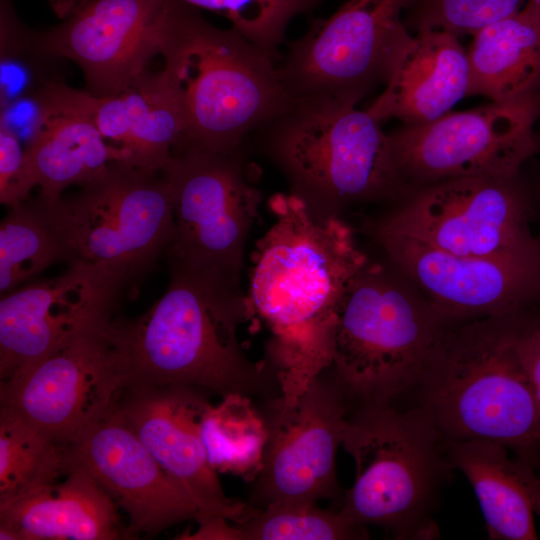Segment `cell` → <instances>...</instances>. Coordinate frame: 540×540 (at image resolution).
I'll return each instance as SVG.
<instances>
[{
  "instance_id": "83f0119b",
  "label": "cell",
  "mask_w": 540,
  "mask_h": 540,
  "mask_svg": "<svg viewBox=\"0 0 540 540\" xmlns=\"http://www.w3.org/2000/svg\"><path fill=\"white\" fill-rule=\"evenodd\" d=\"M65 250L40 199L12 207L0 224V292L7 294L58 261Z\"/></svg>"
},
{
  "instance_id": "44dd1931",
  "label": "cell",
  "mask_w": 540,
  "mask_h": 540,
  "mask_svg": "<svg viewBox=\"0 0 540 540\" xmlns=\"http://www.w3.org/2000/svg\"><path fill=\"white\" fill-rule=\"evenodd\" d=\"M385 89L367 108L381 123L434 121L469 96L470 66L458 36L442 30L410 34L402 23L389 52Z\"/></svg>"
},
{
  "instance_id": "4316f807",
  "label": "cell",
  "mask_w": 540,
  "mask_h": 540,
  "mask_svg": "<svg viewBox=\"0 0 540 540\" xmlns=\"http://www.w3.org/2000/svg\"><path fill=\"white\" fill-rule=\"evenodd\" d=\"M208 460L217 472L253 482L262 468L266 426L257 403L241 395L211 405L202 428Z\"/></svg>"
},
{
  "instance_id": "30bf717a",
  "label": "cell",
  "mask_w": 540,
  "mask_h": 540,
  "mask_svg": "<svg viewBox=\"0 0 540 540\" xmlns=\"http://www.w3.org/2000/svg\"><path fill=\"white\" fill-rule=\"evenodd\" d=\"M540 94L514 102L449 112L388 133L409 191L470 177L511 179L539 151Z\"/></svg>"
},
{
  "instance_id": "2e32d148",
  "label": "cell",
  "mask_w": 540,
  "mask_h": 540,
  "mask_svg": "<svg viewBox=\"0 0 540 540\" xmlns=\"http://www.w3.org/2000/svg\"><path fill=\"white\" fill-rule=\"evenodd\" d=\"M89 476L126 512L133 536L207 515L120 415L117 404L64 447L62 473Z\"/></svg>"
},
{
  "instance_id": "7a4b0ae2",
  "label": "cell",
  "mask_w": 540,
  "mask_h": 540,
  "mask_svg": "<svg viewBox=\"0 0 540 540\" xmlns=\"http://www.w3.org/2000/svg\"><path fill=\"white\" fill-rule=\"evenodd\" d=\"M249 319L238 282L171 264L164 294L146 312L112 320L122 390L188 386L256 402L280 396L274 370L265 359L253 362L239 341V326Z\"/></svg>"
},
{
  "instance_id": "484cf974",
  "label": "cell",
  "mask_w": 540,
  "mask_h": 540,
  "mask_svg": "<svg viewBox=\"0 0 540 540\" xmlns=\"http://www.w3.org/2000/svg\"><path fill=\"white\" fill-rule=\"evenodd\" d=\"M201 540H360L368 539L366 526L341 511L316 505L274 504L251 510L232 525L213 517L200 525Z\"/></svg>"
},
{
  "instance_id": "7c38bea8",
  "label": "cell",
  "mask_w": 540,
  "mask_h": 540,
  "mask_svg": "<svg viewBox=\"0 0 540 540\" xmlns=\"http://www.w3.org/2000/svg\"><path fill=\"white\" fill-rule=\"evenodd\" d=\"M170 191L171 264L212 270L238 282L261 192L246 178L238 149L175 151L162 172Z\"/></svg>"
},
{
  "instance_id": "4dcf8cb0",
  "label": "cell",
  "mask_w": 540,
  "mask_h": 540,
  "mask_svg": "<svg viewBox=\"0 0 540 540\" xmlns=\"http://www.w3.org/2000/svg\"><path fill=\"white\" fill-rule=\"evenodd\" d=\"M526 0H412L403 24L417 32L442 30L473 36L485 26L521 9Z\"/></svg>"
},
{
  "instance_id": "5bb4252c",
  "label": "cell",
  "mask_w": 540,
  "mask_h": 540,
  "mask_svg": "<svg viewBox=\"0 0 540 540\" xmlns=\"http://www.w3.org/2000/svg\"><path fill=\"white\" fill-rule=\"evenodd\" d=\"M111 322L78 335L21 374L0 383V409L23 419L60 446H67L106 415L122 393Z\"/></svg>"
},
{
  "instance_id": "cb8c5ba5",
  "label": "cell",
  "mask_w": 540,
  "mask_h": 540,
  "mask_svg": "<svg viewBox=\"0 0 540 540\" xmlns=\"http://www.w3.org/2000/svg\"><path fill=\"white\" fill-rule=\"evenodd\" d=\"M36 103L35 129L26 152L45 206L54 205L67 187L81 186L110 164L123 162L121 152L96 126L57 97L47 83L38 91Z\"/></svg>"
},
{
  "instance_id": "603a6c76",
  "label": "cell",
  "mask_w": 540,
  "mask_h": 540,
  "mask_svg": "<svg viewBox=\"0 0 540 540\" xmlns=\"http://www.w3.org/2000/svg\"><path fill=\"white\" fill-rule=\"evenodd\" d=\"M452 470L467 478L478 499L488 537L534 540L540 515V473L506 446L485 440L445 441Z\"/></svg>"
},
{
  "instance_id": "ac0fdd59",
  "label": "cell",
  "mask_w": 540,
  "mask_h": 540,
  "mask_svg": "<svg viewBox=\"0 0 540 540\" xmlns=\"http://www.w3.org/2000/svg\"><path fill=\"white\" fill-rule=\"evenodd\" d=\"M165 2L76 0L65 20L37 37L38 49L76 63L91 94H118L161 54Z\"/></svg>"
},
{
  "instance_id": "1f68e13d",
  "label": "cell",
  "mask_w": 540,
  "mask_h": 540,
  "mask_svg": "<svg viewBox=\"0 0 540 540\" xmlns=\"http://www.w3.org/2000/svg\"><path fill=\"white\" fill-rule=\"evenodd\" d=\"M37 185L36 177L18 136L1 113L0 118V202L10 208L28 200Z\"/></svg>"
},
{
  "instance_id": "9c48e42d",
  "label": "cell",
  "mask_w": 540,
  "mask_h": 540,
  "mask_svg": "<svg viewBox=\"0 0 540 540\" xmlns=\"http://www.w3.org/2000/svg\"><path fill=\"white\" fill-rule=\"evenodd\" d=\"M256 403L265 421L266 442L262 468L246 503L265 509L328 499L339 510L344 491L337 481L336 454L353 403L332 365L293 401L278 396Z\"/></svg>"
},
{
  "instance_id": "d6986e66",
  "label": "cell",
  "mask_w": 540,
  "mask_h": 540,
  "mask_svg": "<svg viewBox=\"0 0 540 540\" xmlns=\"http://www.w3.org/2000/svg\"><path fill=\"white\" fill-rule=\"evenodd\" d=\"M188 386L124 389L117 409L163 469L182 484L207 516L238 521L251 509L228 498L209 463L202 428L211 403Z\"/></svg>"
},
{
  "instance_id": "5b68a950",
  "label": "cell",
  "mask_w": 540,
  "mask_h": 540,
  "mask_svg": "<svg viewBox=\"0 0 540 540\" xmlns=\"http://www.w3.org/2000/svg\"><path fill=\"white\" fill-rule=\"evenodd\" d=\"M342 445L354 460L355 481L339 511L394 539L439 537L433 515L452 468L444 439L419 407L353 405Z\"/></svg>"
},
{
  "instance_id": "d4e9b609",
  "label": "cell",
  "mask_w": 540,
  "mask_h": 540,
  "mask_svg": "<svg viewBox=\"0 0 540 540\" xmlns=\"http://www.w3.org/2000/svg\"><path fill=\"white\" fill-rule=\"evenodd\" d=\"M469 95L492 102L540 94V16L527 4L473 35Z\"/></svg>"
},
{
  "instance_id": "8992f818",
  "label": "cell",
  "mask_w": 540,
  "mask_h": 540,
  "mask_svg": "<svg viewBox=\"0 0 540 540\" xmlns=\"http://www.w3.org/2000/svg\"><path fill=\"white\" fill-rule=\"evenodd\" d=\"M255 132L304 199L343 203L410 192L389 135L367 109L330 97H297Z\"/></svg>"
},
{
  "instance_id": "7402d4cb",
  "label": "cell",
  "mask_w": 540,
  "mask_h": 540,
  "mask_svg": "<svg viewBox=\"0 0 540 540\" xmlns=\"http://www.w3.org/2000/svg\"><path fill=\"white\" fill-rule=\"evenodd\" d=\"M0 502L1 540H118L134 538L119 507L89 476L71 472Z\"/></svg>"
},
{
  "instance_id": "4fadbf2b",
  "label": "cell",
  "mask_w": 540,
  "mask_h": 540,
  "mask_svg": "<svg viewBox=\"0 0 540 540\" xmlns=\"http://www.w3.org/2000/svg\"><path fill=\"white\" fill-rule=\"evenodd\" d=\"M412 0H348L314 19L290 42L279 71L294 98L330 97L357 105L383 82L401 13Z\"/></svg>"
},
{
  "instance_id": "277c9868",
  "label": "cell",
  "mask_w": 540,
  "mask_h": 540,
  "mask_svg": "<svg viewBox=\"0 0 540 540\" xmlns=\"http://www.w3.org/2000/svg\"><path fill=\"white\" fill-rule=\"evenodd\" d=\"M160 55L185 115L175 151H235L294 100L275 58L179 0L165 2Z\"/></svg>"
},
{
  "instance_id": "8fae6325",
  "label": "cell",
  "mask_w": 540,
  "mask_h": 540,
  "mask_svg": "<svg viewBox=\"0 0 540 540\" xmlns=\"http://www.w3.org/2000/svg\"><path fill=\"white\" fill-rule=\"evenodd\" d=\"M529 204L517 177H470L411 190L376 234L404 236L470 257L540 253L528 226Z\"/></svg>"
},
{
  "instance_id": "ba28073f",
  "label": "cell",
  "mask_w": 540,
  "mask_h": 540,
  "mask_svg": "<svg viewBox=\"0 0 540 540\" xmlns=\"http://www.w3.org/2000/svg\"><path fill=\"white\" fill-rule=\"evenodd\" d=\"M45 207L67 263L103 267L130 291L156 267L174 235L163 174L123 163L110 164L77 193Z\"/></svg>"
},
{
  "instance_id": "e0dca14e",
  "label": "cell",
  "mask_w": 540,
  "mask_h": 540,
  "mask_svg": "<svg viewBox=\"0 0 540 540\" xmlns=\"http://www.w3.org/2000/svg\"><path fill=\"white\" fill-rule=\"evenodd\" d=\"M377 237L446 323L519 314L540 303V253L470 257L404 236Z\"/></svg>"
},
{
  "instance_id": "f546056e",
  "label": "cell",
  "mask_w": 540,
  "mask_h": 540,
  "mask_svg": "<svg viewBox=\"0 0 540 540\" xmlns=\"http://www.w3.org/2000/svg\"><path fill=\"white\" fill-rule=\"evenodd\" d=\"M196 8L222 14L232 27L270 56L278 59V47L289 23L315 10L323 0H179Z\"/></svg>"
},
{
  "instance_id": "836d02e7",
  "label": "cell",
  "mask_w": 540,
  "mask_h": 540,
  "mask_svg": "<svg viewBox=\"0 0 540 540\" xmlns=\"http://www.w3.org/2000/svg\"><path fill=\"white\" fill-rule=\"evenodd\" d=\"M526 4L540 16V0H526Z\"/></svg>"
},
{
  "instance_id": "e575fe53",
  "label": "cell",
  "mask_w": 540,
  "mask_h": 540,
  "mask_svg": "<svg viewBox=\"0 0 540 540\" xmlns=\"http://www.w3.org/2000/svg\"><path fill=\"white\" fill-rule=\"evenodd\" d=\"M538 133V143H539V151H540V132H537Z\"/></svg>"
},
{
  "instance_id": "9a60e30c",
  "label": "cell",
  "mask_w": 540,
  "mask_h": 540,
  "mask_svg": "<svg viewBox=\"0 0 540 540\" xmlns=\"http://www.w3.org/2000/svg\"><path fill=\"white\" fill-rule=\"evenodd\" d=\"M123 280L103 267L68 263L60 275L1 295L0 383L40 362L78 335L110 323Z\"/></svg>"
},
{
  "instance_id": "f1b7e54d",
  "label": "cell",
  "mask_w": 540,
  "mask_h": 540,
  "mask_svg": "<svg viewBox=\"0 0 540 540\" xmlns=\"http://www.w3.org/2000/svg\"><path fill=\"white\" fill-rule=\"evenodd\" d=\"M63 459L64 447L0 409V502L56 482Z\"/></svg>"
},
{
  "instance_id": "ffe728a7",
  "label": "cell",
  "mask_w": 540,
  "mask_h": 540,
  "mask_svg": "<svg viewBox=\"0 0 540 540\" xmlns=\"http://www.w3.org/2000/svg\"><path fill=\"white\" fill-rule=\"evenodd\" d=\"M47 85L96 126L103 138L121 152L123 164L162 173L182 140V101L164 69L146 73L126 90L110 96H96L60 81Z\"/></svg>"
},
{
  "instance_id": "6da1fadb",
  "label": "cell",
  "mask_w": 540,
  "mask_h": 540,
  "mask_svg": "<svg viewBox=\"0 0 540 540\" xmlns=\"http://www.w3.org/2000/svg\"><path fill=\"white\" fill-rule=\"evenodd\" d=\"M269 206L274 222L252 252L246 301L271 333L265 360L290 402L331 364L339 306L369 262L348 225L317 218L303 197L276 194Z\"/></svg>"
},
{
  "instance_id": "52a82bcc",
  "label": "cell",
  "mask_w": 540,
  "mask_h": 540,
  "mask_svg": "<svg viewBox=\"0 0 540 540\" xmlns=\"http://www.w3.org/2000/svg\"><path fill=\"white\" fill-rule=\"evenodd\" d=\"M445 323L368 263L345 292L332 339L331 365L353 405L395 403L411 392Z\"/></svg>"
},
{
  "instance_id": "3957f363",
  "label": "cell",
  "mask_w": 540,
  "mask_h": 540,
  "mask_svg": "<svg viewBox=\"0 0 540 540\" xmlns=\"http://www.w3.org/2000/svg\"><path fill=\"white\" fill-rule=\"evenodd\" d=\"M523 313L445 323L411 392L444 441L497 442L539 469L540 404L515 347Z\"/></svg>"
},
{
  "instance_id": "d6a6232c",
  "label": "cell",
  "mask_w": 540,
  "mask_h": 540,
  "mask_svg": "<svg viewBox=\"0 0 540 540\" xmlns=\"http://www.w3.org/2000/svg\"><path fill=\"white\" fill-rule=\"evenodd\" d=\"M515 347L540 404V313L527 311L520 315L515 331Z\"/></svg>"
}]
</instances>
